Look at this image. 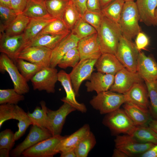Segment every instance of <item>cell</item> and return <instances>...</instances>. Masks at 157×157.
Listing matches in <instances>:
<instances>
[{
    "mask_svg": "<svg viewBox=\"0 0 157 157\" xmlns=\"http://www.w3.org/2000/svg\"><path fill=\"white\" fill-rule=\"evenodd\" d=\"M97 33L102 53L115 55L119 41L122 35L119 24L104 16Z\"/></svg>",
    "mask_w": 157,
    "mask_h": 157,
    "instance_id": "6da1fadb",
    "label": "cell"
},
{
    "mask_svg": "<svg viewBox=\"0 0 157 157\" xmlns=\"http://www.w3.org/2000/svg\"><path fill=\"white\" fill-rule=\"evenodd\" d=\"M139 16L135 2L125 1L119 23L122 35L131 40L141 32L138 24Z\"/></svg>",
    "mask_w": 157,
    "mask_h": 157,
    "instance_id": "7a4b0ae2",
    "label": "cell"
},
{
    "mask_svg": "<svg viewBox=\"0 0 157 157\" xmlns=\"http://www.w3.org/2000/svg\"><path fill=\"white\" fill-rule=\"evenodd\" d=\"M102 123L112 133L117 135H131L136 126L124 109L120 108L106 114Z\"/></svg>",
    "mask_w": 157,
    "mask_h": 157,
    "instance_id": "3957f363",
    "label": "cell"
},
{
    "mask_svg": "<svg viewBox=\"0 0 157 157\" xmlns=\"http://www.w3.org/2000/svg\"><path fill=\"white\" fill-rule=\"evenodd\" d=\"M126 102L124 94L110 90L102 92L94 96L90 103L101 114H106L120 108Z\"/></svg>",
    "mask_w": 157,
    "mask_h": 157,
    "instance_id": "277c9868",
    "label": "cell"
},
{
    "mask_svg": "<svg viewBox=\"0 0 157 157\" xmlns=\"http://www.w3.org/2000/svg\"><path fill=\"white\" fill-rule=\"evenodd\" d=\"M139 52L131 40L122 35L115 55L125 68L131 71L136 72Z\"/></svg>",
    "mask_w": 157,
    "mask_h": 157,
    "instance_id": "5b68a950",
    "label": "cell"
},
{
    "mask_svg": "<svg viewBox=\"0 0 157 157\" xmlns=\"http://www.w3.org/2000/svg\"><path fill=\"white\" fill-rule=\"evenodd\" d=\"M0 71L7 72L13 82L14 88L18 93L23 94L28 93L29 87L20 73L16 65L6 55L1 53L0 55Z\"/></svg>",
    "mask_w": 157,
    "mask_h": 157,
    "instance_id": "8992f818",
    "label": "cell"
},
{
    "mask_svg": "<svg viewBox=\"0 0 157 157\" xmlns=\"http://www.w3.org/2000/svg\"><path fill=\"white\" fill-rule=\"evenodd\" d=\"M115 148L121 150L129 157L140 156L155 144L140 142L128 134L117 135L114 140Z\"/></svg>",
    "mask_w": 157,
    "mask_h": 157,
    "instance_id": "52a82bcc",
    "label": "cell"
},
{
    "mask_svg": "<svg viewBox=\"0 0 157 157\" xmlns=\"http://www.w3.org/2000/svg\"><path fill=\"white\" fill-rule=\"evenodd\" d=\"M58 72L56 67H43L30 81L33 90L54 93L56 84L58 81Z\"/></svg>",
    "mask_w": 157,
    "mask_h": 157,
    "instance_id": "ba28073f",
    "label": "cell"
},
{
    "mask_svg": "<svg viewBox=\"0 0 157 157\" xmlns=\"http://www.w3.org/2000/svg\"><path fill=\"white\" fill-rule=\"evenodd\" d=\"M97 59L81 60L69 74L76 97L79 96V90L82 83L88 80L94 70Z\"/></svg>",
    "mask_w": 157,
    "mask_h": 157,
    "instance_id": "9c48e42d",
    "label": "cell"
},
{
    "mask_svg": "<svg viewBox=\"0 0 157 157\" xmlns=\"http://www.w3.org/2000/svg\"><path fill=\"white\" fill-rule=\"evenodd\" d=\"M65 136H52L42 140L25 150L22 154L25 157H52L57 154L56 148Z\"/></svg>",
    "mask_w": 157,
    "mask_h": 157,
    "instance_id": "30bf717a",
    "label": "cell"
},
{
    "mask_svg": "<svg viewBox=\"0 0 157 157\" xmlns=\"http://www.w3.org/2000/svg\"><path fill=\"white\" fill-rule=\"evenodd\" d=\"M76 109L69 103L63 102L57 110H53L47 108V129L52 136L60 135L67 116Z\"/></svg>",
    "mask_w": 157,
    "mask_h": 157,
    "instance_id": "8fae6325",
    "label": "cell"
},
{
    "mask_svg": "<svg viewBox=\"0 0 157 157\" xmlns=\"http://www.w3.org/2000/svg\"><path fill=\"white\" fill-rule=\"evenodd\" d=\"M52 136L47 129L32 125L25 139L13 149L10 153L12 157L20 156L26 150L38 142Z\"/></svg>",
    "mask_w": 157,
    "mask_h": 157,
    "instance_id": "7c38bea8",
    "label": "cell"
},
{
    "mask_svg": "<svg viewBox=\"0 0 157 157\" xmlns=\"http://www.w3.org/2000/svg\"><path fill=\"white\" fill-rule=\"evenodd\" d=\"M52 51L44 47H29L23 49L18 55L17 59H22L44 67H50Z\"/></svg>",
    "mask_w": 157,
    "mask_h": 157,
    "instance_id": "4fadbf2b",
    "label": "cell"
},
{
    "mask_svg": "<svg viewBox=\"0 0 157 157\" xmlns=\"http://www.w3.org/2000/svg\"><path fill=\"white\" fill-rule=\"evenodd\" d=\"M143 81L137 72L131 71L124 67L115 75L114 83L109 90L124 94L134 84Z\"/></svg>",
    "mask_w": 157,
    "mask_h": 157,
    "instance_id": "5bb4252c",
    "label": "cell"
},
{
    "mask_svg": "<svg viewBox=\"0 0 157 157\" xmlns=\"http://www.w3.org/2000/svg\"><path fill=\"white\" fill-rule=\"evenodd\" d=\"M24 44L23 34L12 36L0 34V52L6 55L15 64Z\"/></svg>",
    "mask_w": 157,
    "mask_h": 157,
    "instance_id": "9a60e30c",
    "label": "cell"
},
{
    "mask_svg": "<svg viewBox=\"0 0 157 157\" xmlns=\"http://www.w3.org/2000/svg\"><path fill=\"white\" fill-rule=\"evenodd\" d=\"M77 47L81 60L88 59H97L102 54L97 33L79 40Z\"/></svg>",
    "mask_w": 157,
    "mask_h": 157,
    "instance_id": "2e32d148",
    "label": "cell"
},
{
    "mask_svg": "<svg viewBox=\"0 0 157 157\" xmlns=\"http://www.w3.org/2000/svg\"><path fill=\"white\" fill-rule=\"evenodd\" d=\"M136 72L145 82L157 80V63L152 57L139 52Z\"/></svg>",
    "mask_w": 157,
    "mask_h": 157,
    "instance_id": "e0dca14e",
    "label": "cell"
},
{
    "mask_svg": "<svg viewBox=\"0 0 157 157\" xmlns=\"http://www.w3.org/2000/svg\"><path fill=\"white\" fill-rule=\"evenodd\" d=\"M58 81L60 82L66 93V96L61 100L69 103L76 110L82 113H85L87 110L85 105L83 103L78 102L76 99L69 74L61 70L58 72Z\"/></svg>",
    "mask_w": 157,
    "mask_h": 157,
    "instance_id": "ac0fdd59",
    "label": "cell"
},
{
    "mask_svg": "<svg viewBox=\"0 0 157 157\" xmlns=\"http://www.w3.org/2000/svg\"><path fill=\"white\" fill-rule=\"evenodd\" d=\"M115 75L98 71L93 72L85 84L87 92L95 91L98 94L109 90L114 83Z\"/></svg>",
    "mask_w": 157,
    "mask_h": 157,
    "instance_id": "d6986e66",
    "label": "cell"
},
{
    "mask_svg": "<svg viewBox=\"0 0 157 157\" xmlns=\"http://www.w3.org/2000/svg\"><path fill=\"white\" fill-rule=\"evenodd\" d=\"M124 94L126 102L149 110L148 92L146 85L144 84L143 82L134 84Z\"/></svg>",
    "mask_w": 157,
    "mask_h": 157,
    "instance_id": "ffe728a7",
    "label": "cell"
},
{
    "mask_svg": "<svg viewBox=\"0 0 157 157\" xmlns=\"http://www.w3.org/2000/svg\"><path fill=\"white\" fill-rule=\"evenodd\" d=\"M79 39L71 32L52 50L50 67H56L63 56L72 48L77 47Z\"/></svg>",
    "mask_w": 157,
    "mask_h": 157,
    "instance_id": "44dd1931",
    "label": "cell"
},
{
    "mask_svg": "<svg viewBox=\"0 0 157 157\" xmlns=\"http://www.w3.org/2000/svg\"><path fill=\"white\" fill-rule=\"evenodd\" d=\"M97 71L115 75L124 67L115 55L104 53L97 60L94 65Z\"/></svg>",
    "mask_w": 157,
    "mask_h": 157,
    "instance_id": "7402d4cb",
    "label": "cell"
},
{
    "mask_svg": "<svg viewBox=\"0 0 157 157\" xmlns=\"http://www.w3.org/2000/svg\"><path fill=\"white\" fill-rule=\"evenodd\" d=\"M90 131V126L85 124L71 135L65 136L57 147V153L74 149L79 142L87 136Z\"/></svg>",
    "mask_w": 157,
    "mask_h": 157,
    "instance_id": "603a6c76",
    "label": "cell"
},
{
    "mask_svg": "<svg viewBox=\"0 0 157 157\" xmlns=\"http://www.w3.org/2000/svg\"><path fill=\"white\" fill-rule=\"evenodd\" d=\"M123 105V109L136 126L148 125L153 119L149 110L129 102Z\"/></svg>",
    "mask_w": 157,
    "mask_h": 157,
    "instance_id": "cb8c5ba5",
    "label": "cell"
},
{
    "mask_svg": "<svg viewBox=\"0 0 157 157\" xmlns=\"http://www.w3.org/2000/svg\"><path fill=\"white\" fill-rule=\"evenodd\" d=\"M69 34L56 35L49 33H40L25 43L22 50L27 47L33 46L44 47L53 50Z\"/></svg>",
    "mask_w": 157,
    "mask_h": 157,
    "instance_id": "d4e9b609",
    "label": "cell"
},
{
    "mask_svg": "<svg viewBox=\"0 0 157 157\" xmlns=\"http://www.w3.org/2000/svg\"><path fill=\"white\" fill-rule=\"evenodd\" d=\"M140 21L146 25H155L154 13L157 0H136Z\"/></svg>",
    "mask_w": 157,
    "mask_h": 157,
    "instance_id": "484cf974",
    "label": "cell"
},
{
    "mask_svg": "<svg viewBox=\"0 0 157 157\" xmlns=\"http://www.w3.org/2000/svg\"><path fill=\"white\" fill-rule=\"evenodd\" d=\"M56 19L52 17L30 19L22 33L25 44L36 37L49 23Z\"/></svg>",
    "mask_w": 157,
    "mask_h": 157,
    "instance_id": "4316f807",
    "label": "cell"
},
{
    "mask_svg": "<svg viewBox=\"0 0 157 157\" xmlns=\"http://www.w3.org/2000/svg\"><path fill=\"white\" fill-rule=\"evenodd\" d=\"M28 0L22 14L30 18H39L52 17L48 12L44 1Z\"/></svg>",
    "mask_w": 157,
    "mask_h": 157,
    "instance_id": "83f0119b",
    "label": "cell"
},
{
    "mask_svg": "<svg viewBox=\"0 0 157 157\" xmlns=\"http://www.w3.org/2000/svg\"><path fill=\"white\" fill-rule=\"evenodd\" d=\"M14 119L17 120L18 130L14 134V139L15 141L19 140L25 133L28 126L32 123L27 113L17 105H15L14 110Z\"/></svg>",
    "mask_w": 157,
    "mask_h": 157,
    "instance_id": "f1b7e54d",
    "label": "cell"
},
{
    "mask_svg": "<svg viewBox=\"0 0 157 157\" xmlns=\"http://www.w3.org/2000/svg\"><path fill=\"white\" fill-rule=\"evenodd\" d=\"M41 108L36 106L31 113L28 112L27 115L31 120L32 125H36L47 129L48 120L47 113V108L44 101L40 102Z\"/></svg>",
    "mask_w": 157,
    "mask_h": 157,
    "instance_id": "f546056e",
    "label": "cell"
},
{
    "mask_svg": "<svg viewBox=\"0 0 157 157\" xmlns=\"http://www.w3.org/2000/svg\"><path fill=\"white\" fill-rule=\"evenodd\" d=\"M131 135L142 142L157 144V133L149 125L136 126Z\"/></svg>",
    "mask_w": 157,
    "mask_h": 157,
    "instance_id": "4dcf8cb0",
    "label": "cell"
},
{
    "mask_svg": "<svg viewBox=\"0 0 157 157\" xmlns=\"http://www.w3.org/2000/svg\"><path fill=\"white\" fill-rule=\"evenodd\" d=\"M30 20V18L22 13L18 14L15 19L3 33L10 36L22 34L26 28Z\"/></svg>",
    "mask_w": 157,
    "mask_h": 157,
    "instance_id": "1f68e13d",
    "label": "cell"
},
{
    "mask_svg": "<svg viewBox=\"0 0 157 157\" xmlns=\"http://www.w3.org/2000/svg\"><path fill=\"white\" fill-rule=\"evenodd\" d=\"M16 65L22 75L28 82L44 67L21 59H17Z\"/></svg>",
    "mask_w": 157,
    "mask_h": 157,
    "instance_id": "d6a6232c",
    "label": "cell"
},
{
    "mask_svg": "<svg viewBox=\"0 0 157 157\" xmlns=\"http://www.w3.org/2000/svg\"><path fill=\"white\" fill-rule=\"evenodd\" d=\"M70 0H45L44 3L49 14L52 17L62 19Z\"/></svg>",
    "mask_w": 157,
    "mask_h": 157,
    "instance_id": "836d02e7",
    "label": "cell"
},
{
    "mask_svg": "<svg viewBox=\"0 0 157 157\" xmlns=\"http://www.w3.org/2000/svg\"><path fill=\"white\" fill-rule=\"evenodd\" d=\"M125 2L124 0H114L101 9V12L104 16L119 23Z\"/></svg>",
    "mask_w": 157,
    "mask_h": 157,
    "instance_id": "e575fe53",
    "label": "cell"
},
{
    "mask_svg": "<svg viewBox=\"0 0 157 157\" xmlns=\"http://www.w3.org/2000/svg\"><path fill=\"white\" fill-rule=\"evenodd\" d=\"M96 143L95 137L90 131L89 134L82 140L74 148L76 157H86L89 152Z\"/></svg>",
    "mask_w": 157,
    "mask_h": 157,
    "instance_id": "d590c367",
    "label": "cell"
},
{
    "mask_svg": "<svg viewBox=\"0 0 157 157\" xmlns=\"http://www.w3.org/2000/svg\"><path fill=\"white\" fill-rule=\"evenodd\" d=\"M82 17L72 2L70 0L63 15L62 19L71 31Z\"/></svg>",
    "mask_w": 157,
    "mask_h": 157,
    "instance_id": "8d00e7d4",
    "label": "cell"
},
{
    "mask_svg": "<svg viewBox=\"0 0 157 157\" xmlns=\"http://www.w3.org/2000/svg\"><path fill=\"white\" fill-rule=\"evenodd\" d=\"M71 32L79 40L97 33L96 29L85 21L82 17L76 22Z\"/></svg>",
    "mask_w": 157,
    "mask_h": 157,
    "instance_id": "74e56055",
    "label": "cell"
},
{
    "mask_svg": "<svg viewBox=\"0 0 157 157\" xmlns=\"http://www.w3.org/2000/svg\"><path fill=\"white\" fill-rule=\"evenodd\" d=\"M17 15L12 8L0 4V34L4 32Z\"/></svg>",
    "mask_w": 157,
    "mask_h": 157,
    "instance_id": "f35d334b",
    "label": "cell"
},
{
    "mask_svg": "<svg viewBox=\"0 0 157 157\" xmlns=\"http://www.w3.org/2000/svg\"><path fill=\"white\" fill-rule=\"evenodd\" d=\"M80 53L77 47L71 49L62 58L58 65L62 69L74 67L79 62Z\"/></svg>",
    "mask_w": 157,
    "mask_h": 157,
    "instance_id": "ab89813d",
    "label": "cell"
},
{
    "mask_svg": "<svg viewBox=\"0 0 157 157\" xmlns=\"http://www.w3.org/2000/svg\"><path fill=\"white\" fill-rule=\"evenodd\" d=\"M150 100L149 111L154 119L157 120V80L145 82Z\"/></svg>",
    "mask_w": 157,
    "mask_h": 157,
    "instance_id": "60d3db41",
    "label": "cell"
},
{
    "mask_svg": "<svg viewBox=\"0 0 157 157\" xmlns=\"http://www.w3.org/2000/svg\"><path fill=\"white\" fill-rule=\"evenodd\" d=\"M24 99L23 94L17 93L14 88L0 90V104H9L17 105Z\"/></svg>",
    "mask_w": 157,
    "mask_h": 157,
    "instance_id": "b9f144b4",
    "label": "cell"
},
{
    "mask_svg": "<svg viewBox=\"0 0 157 157\" xmlns=\"http://www.w3.org/2000/svg\"><path fill=\"white\" fill-rule=\"evenodd\" d=\"M71 32L62 19L57 18L49 23L40 33L63 35Z\"/></svg>",
    "mask_w": 157,
    "mask_h": 157,
    "instance_id": "7bdbcfd3",
    "label": "cell"
},
{
    "mask_svg": "<svg viewBox=\"0 0 157 157\" xmlns=\"http://www.w3.org/2000/svg\"><path fill=\"white\" fill-rule=\"evenodd\" d=\"M101 11H92L87 9L82 16L83 19L97 30L99 28L103 17Z\"/></svg>",
    "mask_w": 157,
    "mask_h": 157,
    "instance_id": "ee69618b",
    "label": "cell"
},
{
    "mask_svg": "<svg viewBox=\"0 0 157 157\" xmlns=\"http://www.w3.org/2000/svg\"><path fill=\"white\" fill-rule=\"evenodd\" d=\"M14 134L9 129H6L0 133V149L6 148L10 151L15 144Z\"/></svg>",
    "mask_w": 157,
    "mask_h": 157,
    "instance_id": "f6af8a7d",
    "label": "cell"
},
{
    "mask_svg": "<svg viewBox=\"0 0 157 157\" xmlns=\"http://www.w3.org/2000/svg\"><path fill=\"white\" fill-rule=\"evenodd\" d=\"M15 105L9 104H0V128L7 120L14 119V110Z\"/></svg>",
    "mask_w": 157,
    "mask_h": 157,
    "instance_id": "bcb514c9",
    "label": "cell"
},
{
    "mask_svg": "<svg viewBox=\"0 0 157 157\" xmlns=\"http://www.w3.org/2000/svg\"><path fill=\"white\" fill-rule=\"evenodd\" d=\"M136 36L135 44L138 50L139 51L145 49L149 44L148 37L145 33L141 32Z\"/></svg>",
    "mask_w": 157,
    "mask_h": 157,
    "instance_id": "7dc6e473",
    "label": "cell"
},
{
    "mask_svg": "<svg viewBox=\"0 0 157 157\" xmlns=\"http://www.w3.org/2000/svg\"><path fill=\"white\" fill-rule=\"evenodd\" d=\"M28 0H11L12 8L17 15L22 13Z\"/></svg>",
    "mask_w": 157,
    "mask_h": 157,
    "instance_id": "c3c4849f",
    "label": "cell"
},
{
    "mask_svg": "<svg viewBox=\"0 0 157 157\" xmlns=\"http://www.w3.org/2000/svg\"><path fill=\"white\" fill-rule=\"evenodd\" d=\"M73 3L82 16L87 10V0H70Z\"/></svg>",
    "mask_w": 157,
    "mask_h": 157,
    "instance_id": "681fc988",
    "label": "cell"
},
{
    "mask_svg": "<svg viewBox=\"0 0 157 157\" xmlns=\"http://www.w3.org/2000/svg\"><path fill=\"white\" fill-rule=\"evenodd\" d=\"M87 9L94 11H100L99 0H87Z\"/></svg>",
    "mask_w": 157,
    "mask_h": 157,
    "instance_id": "f907efd6",
    "label": "cell"
},
{
    "mask_svg": "<svg viewBox=\"0 0 157 157\" xmlns=\"http://www.w3.org/2000/svg\"><path fill=\"white\" fill-rule=\"evenodd\" d=\"M141 157H157V144L140 156Z\"/></svg>",
    "mask_w": 157,
    "mask_h": 157,
    "instance_id": "816d5d0a",
    "label": "cell"
},
{
    "mask_svg": "<svg viewBox=\"0 0 157 157\" xmlns=\"http://www.w3.org/2000/svg\"><path fill=\"white\" fill-rule=\"evenodd\" d=\"M60 153V157H76L74 149L62 152Z\"/></svg>",
    "mask_w": 157,
    "mask_h": 157,
    "instance_id": "f5cc1de1",
    "label": "cell"
},
{
    "mask_svg": "<svg viewBox=\"0 0 157 157\" xmlns=\"http://www.w3.org/2000/svg\"><path fill=\"white\" fill-rule=\"evenodd\" d=\"M113 157H128V156L119 149L115 148L114 149L112 155Z\"/></svg>",
    "mask_w": 157,
    "mask_h": 157,
    "instance_id": "db71d44e",
    "label": "cell"
},
{
    "mask_svg": "<svg viewBox=\"0 0 157 157\" xmlns=\"http://www.w3.org/2000/svg\"><path fill=\"white\" fill-rule=\"evenodd\" d=\"M114 0H99L101 10L108 5Z\"/></svg>",
    "mask_w": 157,
    "mask_h": 157,
    "instance_id": "11a10c76",
    "label": "cell"
},
{
    "mask_svg": "<svg viewBox=\"0 0 157 157\" xmlns=\"http://www.w3.org/2000/svg\"><path fill=\"white\" fill-rule=\"evenodd\" d=\"M148 125L157 133V120L153 119Z\"/></svg>",
    "mask_w": 157,
    "mask_h": 157,
    "instance_id": "9f6ffc18",
    "label": "cell"
},
{
    "mask_svg": "<svg viewBox=\"0 0 157 157\" xmlns=\"http://www.w3.org/2000/svg\"><path fill=\"white\" fill-rule=\"evenodd\" d=\"M10 151V150L6 148L0 149V157H9Z\"/></svg>",
    "mask_w": 157,
    "mask_h": 157,
    "instance_id": "6f0895ef",
    "label": "cell"
},
{
    "mask_svg": "<svg viewBox=\"0 0 157 157\" xmlns=\"http://www.w3.org/2000/svg\"><path fill=\"white\" fill-rule=\"evenodd\" d=\"M0 4L12 8L11 5V0H0Z\"/></svg>",
    "mask_w": 157,
    "mask_h": 157,
    "instance_id": "680465c9",
    "label": "cell"
},
{
    "mask_svg": "<svg viewBox=\"0 0 157 157\" xmlns=\"http://www.w3.org/2000/svg\"><path fill=\"white\" fill-rule=\"evenodd\" d=\"M155 25H157V6L156 9L154 13Z\"/></svg>",
    "mask_w": 157,
    "mask_h": 157,
    "instance_id": "91938a15",
    "label": "cell"
},
{
    "mask_svg": "<svg viewBox=\"0 0 157 157\" xmlns=\"http://www.w3.org/2000/svg\"><path fill=\"white\" fill-rule=\"evenodd\" d=\"M125 1H134V0H124Z\"/></svg>",
    "mask_w": 157,
    "mask_h": 157,
    "instance_id": "94428289",
    "label": "cell"
},
{
    "mask_svg": "<svg viewBox=\"0 0 157 157\" xmlns=\"http://www.w3.org/2000/svg\"><path fill=\"white\" fill-rule=\"evenodd\" d=\"M33 0L36 1H44V0Z\"/></svg>",
    "mask_w": 157,
    "mask_h": 157,
    "instance_id": "6125c7cd",
    "label": "cell"
}]
</instances>
